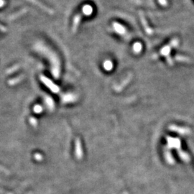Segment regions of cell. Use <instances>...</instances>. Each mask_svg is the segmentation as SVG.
<instances>
[{"mask_svg": "<svg viewBox=\"0 0 194 194\" xmlns=\"http://www.w3.org/2000/svg\"><path fill=\"white\" fill-rule=\"evenodd\" d=\"M93 12V7L89 4H86L82 8V13L86 16H89Z\"/></svg>", "mask_w": 194, "mask_h": 194, "instance_id": "277c9868", "label": "cell"}, {"mask_svg": "<svg viewBox=\"0 0 194 194\" xmlns=\"http://www.w3.org/2000/svg\"><path fill=\"white\" fill-rule=\"evenodd\" d=\"M30 122H31V124H34V123L36 122H35V120H34V118L30 119Z\"/></svg>", "mask_w": 194, "mask_h": 194, "instance_id": "4fadbf2b", "label": "cell"}, {"mask_svg": "<svg viewBox=\"0 0 194 194\" xmlns=\"http://www.w3.org/2000/svg\"><path fill=\"white\" fill-rule=\"evenodd\" d=\"M113 27L114 29L115 30V31L119 34H124L126 33V30H125V28L123 27L122 25H120V24H119L117 22H114Z\"/></svg>", "mask_w": 194, "mask_h": 194, "instance_id": "3957f363", "label": "cell"}, {"mask_svg": "<svg viewBox=\"0 0 194 194\" xmlns=\"http://www.w3.org/2000/svg\"><path fill=\"white\" fill-rule=\"evenodd\" d=\"M29 1H30L31 2H32V3H34V4H36V5L40 6V7L42 8V9H44V10L46 11L47 12H49V13H52V12H53L51 10H50V9H47V8H46L44 5H42V4L40 3V2H38V1H37V0H29Z\"/></svg>", "mask_w": 194, "mask_h": 194, "instance_id": "9c48e42d", "label": "cell"}, {"mask_svg": "<svg viewBox=\"0 0 194 194\" xmlns=\"http://www.w3.org/2000/svg\"><path fill=\"white\" fill-rule=\"evenodd\" d=\"M34 111L36 112V113H39V112L41 111V110H42V108H41V107H40V106H35L34 108Z\"/></svg>", "mask_w": 194, "mask_h": 194, "instance_id": "30bf717a", "label": "cell"}, {"mask_svg": "<svg viewBox=\"0 0 194 194\" xmlns=\"http://www.w3.org/2000/svg\"><path fill=\"white\" fill-rule=\"evenodd\" d=\"M142 45L140 42H135L133 45V51L136 53H139L142 51Z\"/></svg>", "mask_w": 194, "mask_h": 194, "instance_id": "ba28073f", "label": "cell"}, {"mask_svg": "<svg viewBox=\"0 0 194 194\" xmlns=\"http://www.w3.org/2000/svg\"><path fill=\"white\" fill-rule=\"evenodd\" d=\"M81 14H79L75 17L74 19H73V28H72L73 32H75V31H76L77 28L79 25L80 21H81Z\"/></svg>", "mask_w": 194, "mask_h": 194, "instance_id": "5b68a950", "label": "cell"}, {"mask_svg": "<svg viewBox=\"0 0 194 194\" xmlns=\"http://www.w3.org/2000/svg\"><path fill=\"white\" fill-rule=\"evenodd\" d=\"M40 79L43 83H44L45 85H46L47 87H48L50 89H51L54 92H57L58 91V87L55 84H54L53 82H52L51 80H49L48 79H47L46 77L43 76V75H41Z\"/></svg>", "mask_w": 194, "mask_h": 194, "instance_id": "6da1fadb", "label": "cell"}, {"mask_svg": "<svg viewBox=\"0 0 194 194\" xmlns=\"http://www.w3.org/2000/svg\"><path fill=\"white\" fill-rule=\"evenodd\" d=\"M140 17H141V20H142V24H143L144 27L145 28V30H146L147 33L149 34H152V30H151L150 27H149V26L148 25V23L146 22L145 19H144V16H143V14H142V13H140Z\"/></svg>", "mask_w": 194, "mask_h": 194, "instance_id": "8992f818", "label": "cell"}, {"mask_svg": "<svg viewBox=\"0 0 194 194\" xmlns=\"http://www.w3.org/2000/svg\"><path fill=\"white\" fill-rule=\"evenodd\" d=\"M159 2H160V4H162V5H163V6L167 5V4H168L167 0H159Z\"/></svg>", "mask_w": 194, "mask_h": 194, "instance_id": "8fae6325", "label": "cell"}, {"mask_svg": "<svg viewBox=\"0 0 194 194\" xmlns=\"http://www.w3.org/2000/svg\"><path fill=\"white\" fill-rule=\"evenodd\" d=\"M103 66L105 70L108 71H111V69L113 68V63H112V62L109 60H106V61H104Z\"/></svg>", "mask_w": 194, "mask_h": 194, "instance_id": "52a82bcc", "label": "cell"}, {"mask_svg": "<svg viewBox=\"0 0 194 194\" xmlns=\"http://www.w3.org/2000/svg\"><path fill=\"white\" fill-rule=\"evenodd\" d=\"M4 4V0H0V7L2 6Z\"/></svg>", "mask_w": 194, "mask_h": 194, "instance_id": "7c38bea8", "label": "cell"}, {"mask_svg": "<svg viewBox=\"0 0 194 194\" xmlns=\"http://www.w3.org/2000/svg\"><path fill=\"white\" fill-rule=\"evenodd\" d=\"M170 50H171V45H167V46L164 47L161 50L160 53H161V55H165V56H166V57H167L168 63H169L170 66H172V60L170 59V58H169Z\"/></svg>", "mask_w": 194, "mask_h": 194, "instance_id": "7a4b0ae2", "label": "cell"}]
</instances>
